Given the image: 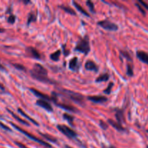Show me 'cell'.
<instances>
[{"label": "cell", "instance_id": "6da1fadb", "mask_svg": "<svg viewBox=\"0 0 148 148\" xmlns=\"http://www.w3.org/2000/svg\"><path fill=\"white\" fill-rule=\"evenodd\" d=\"M30 75L34 79L40 81V82H46V83L53 84L56 83L53 82L51 79L48 78V72L41 64H35L33 69L30 71Z\"/></svg>", "mask_w": 148, "mask_h": 148}, {"label": "cell", "instance_id": "7a4b0ae2", "mask_svg": "<svg viewBox=\"0 0 148 148\" xmlns=\"http://www.w3.org/2000/svg\"><path fill=\"white\" fill-rule=\"evenodd\" d=\"M75 51L80 52V53H84L87 55L90 51V46L89 38L88 36H85L83 38H81L79 40L77 44L76 45V47L75 49Z\"/></svg>", "mask_w": 148, "mask_h": 148}, {"label": "cell", "instance_id": "3957f363", "mask_svg": "<svg viewBox=\"0 0 148 148\" xmlns=\"http://www.w3.org/2000/svg\"><path fill=\"white\" fill-rule=\"evenodd\" d=\"M11 125L13 127H14V129H15V130H18V131L20 132H21L22 134H24V135H25L26 137H28V138H30V140H33V141L36 142V143H39V144L41 145H43V146H44V147H46V148H51L52 147L51 145H49V143H46V142L43 141V140H40V139L38 138V137H36V136L32 135V134H30V133L27 132H26L25 130H23V129H21V128H20V127H19L18 126L16 125V124H13V123H11Z\"/></svg>", "mask_w": 148, "mask_h": 148}, {"label": "cell", "instance_id": "277c9868", "mask_svg": "<svg viewBox=\"0 0 148 148\" xmlns=\"http://www.w3.org/2000/svg\"><path fill=\"white\" fill-rule=\"evenodd\" d=\"M57 129L62 133L70 139H74L77 137V134L73 130L68 127L67 126L63 125V124H59L57 125Z\"/></svg>", "mask_w": 148, "mask_h": 148}, {"label": "cell", "instance_id": "5b68a950", "mask_svg": "<svg viewBox=\"0 0 148 148\" xmlns=\"http://www.w3.org/2000/svg\"><path fill=\"white\" fill-rule=\"evenodd\" d=\"M98 25L101 27H102L103 28L106 29V30H111V31H114V30H118V25H116L115 23H111L109 20H101L98 23Z\"/></svg>", "mask_w": 148, "mask_h": 148}, {"label": "cell", "instance_id": "8992f818", "mask_svg": "<svg viewBox=\"0 0 148 148\" xmlns=\"http://www.w3.org/2000/svg\"><path fill=\"white\" fill-rule=\"evenodd\" d=\"M64 93L66 95L67 97H69L70 99H72V101H74L75 102L77 103H82L84 100L83 95H81V94L77 93V92H72V91L66 90H64Z\"/></svg>", "mask_w": 148, "mask_h": 148}, {"label": "cell", "instance_id": "52a82bcc", "mask_svg": "<svg viewBox=\"0 0 148 148\" xmlns=\"http://www.w3.org/2000/svg\"><path fill=\"white\" fill-rule=\"evenodd\" d=\"M30 90L36 95V97L39 98V99L44 100V101H54V98H51V97H49V95H46V94H43V92H40V91L34 89V88H30Z\"/></svg>", "mask_w": 148, "mask_h": 148}, {"label": "cell", "instance_id": "ba28073f", "mask_svg": "<svg viewBox=\"0 0 148 148\" xmlns=\"http://www.w3.org/2000/svg\"><path fill=\"white\" fill-rule=\"evenodd\" d=\"M36 104H37L38 106H39L40 107H41V108H44L46 111H49V112H52V111H53V108H52L51 105L46 101L38 99L36 101Z\"/></svg>", "mask_w": 148, "mask_h": 148}, {"label": "cell", "instance_id": "9c48e42d", "mask_svg": "<svg viewBox=\"0 0 148 148\" xmlns=\"http://www.w3.org/2000/svg\"><path fill=\"white\" fill-rule=\"evenodd\" d=\"M89 101L95 103H102L106 102L108 101V98L105 96L102 95H95V96H89L88 98Z\"/></svg>", "mask_w": 148, "mask_h": 148}, {"label": "cell", "instance_id": "30bf717a", "mask_svg": "<svg viewBox=\"0 0 148 148\" xmlns=\"http://www.w3.org/2000/svg\"><path fill=\"white\" fill-rule=\"evenodd\" d=\"M136 55L139 60L148 65V53L144 51H137Z\"/></svg>", "mask_w": 148, "mask_h": 148}, {"label": "cell", "instance_id": "8fae6325", "mask_svg": "<svg viewBox=\"0 0 148 148\" xmlns=\"http://www.w3.org/2000/svg\"><path fill=\"white\" fill-rule=\"evenodd\" d=\"M85 67L87 70L89 71H94V72H97L98 71V66H97L96 64L92 61H87L86 63L85 64Z\"/></svg>", "mask_w": 148, "mask_h": 148}, {"label": "cell", "instance_id": "7c38bea8", "mask_svg": "<svg viewBox=\"0 0 148 148\" xmlns=\"http://www.w3.org/2000/svg\"><path fill=\"white\" fill-rule=\"evenodd\" d=\"M26 51H27V53L30 54V56H31L32 57L35 58V59H40V53H39V52L37 50H36V49H34V48L33 47H27V49H26Z\"/></svg>", "mask_w": 148, "mask_h": 148}, {"label": "cell", "instance_id": "4fadbf2b", "mask_svg": "<svg viewBox=\"0 0 148 148\" xmlns=\"http://www.w3.org/2000/svg\"><path fill=\"white\" fill-rule=\"evenodd\" d=\"M58 106L60 108H63V109L66 110V111H71V112H77V109L75 107L72 106L71 105H68V104H61V103H56Z\"/></svg>", "mask_w": 148, "mask_h": 148}, {"label": "cell", "instance_id": "5bb4252c", "mask_svg": "<svg viewBox=\"0 0 148 148\" xmlns=\"http://www.w3.org/2000/svg\"><path fill=\"white\" fill-rule=\"evenodd\" d=\"M69 69H72V70H77V68L79 67V65H78V59L77 57H74L73 59H72L69 62Z\"/></svg>", "mask_w": 148, "mask_h": 148}, {"label": "cell", "instance_id": "9a60e30c", "mask_svg": "<svg viewBox=\"0 0 148 148\" xmlns=\"http://www.w3.org/2000/svg\"><path fill=\"white\" fill-rule=\"evenodd\" d=\"M108 121L114 128H115L116 130H118V131H124V130H125V129L123 127V126L121 125V124H119L118 122H116V121H113L112 119H108Z\"/></svg>", "mask_w": 148, "mask_h": 148}, {"label": "cell", "instance_id": "2e32d148", "mask_svg": "<svg viewBox=\"0 0 148 148\" xmlns=\"http://www.w3.org/2000/svg\"><path fill=\"white\" fill-rule=\"evenodd\" d=\"M116 118L117 121L119 124L122 125V123L124 122V112L122 110H117L116 113Z\"/></svg>", "mask_w": 148, "mask_h": 148}, {"label": "cell", "instance_id": "e0dca14e", "mask_svg": "<svg viewBox=\"0 0 148 148\" xmlns=\"http://www.w3.org/2000/svg\"><path fill=\"white\" fill-rule=\"evenodd\" d=\"M18 112L20 113V114H21L22 116H24V117H25L26 119H28L29 121H31L32 123H33V124H36V126H38V125H39V124H38V123L37 121H36V120H34V119H32L31 117H30V116H29L28 115H27V114H26L25 113L24 111H23V110L21 109V108H18Z\"/></svg>", "mask_w": 148, "mask_h": 148}, {"label": "cell", "instance_id": "ac0fdd59", "mask_svg": "<svg viewBox=\"0 0 148 148\" xmlns=\"http://www.w3.org/2000/svg\"><path fill=\"white\" fill-rule=\"evenodd\" d=\"M7 111H8V112L10 113V114H11L12 116H13V118H14V119H15L17 120V121H18L19 122L22 123V124H24V125H26V126H29V123H28V122H27V121H25V120L22 119H21V118H20V117H19L18 116H17V115H16V114H14V113L12 112V111H10V110H9V109H7Z\"/></svg>", "mask_w": 148, "mask_h": 148}, {"label": "cell", "instance_id": "d6986e66", "mask_svg": "<svg viewBox=\"0 0 148 148\" xmlns=\"http://www.w3.org/2000/svg\"><path fill=\"white\" fill-rule=\"evenodd\" d=\"M109 79V75L107 73L103 74V75H100L98 78H96L95 82H106Z\"/></svg>", "mask_w": 148, "mask_h": 148}, {"label": "cell", "instance_id": "ffe728a7", "mask_svg": "<svg viewBox=\"0 0 148 148\" xmlns=\"http://www.w3.org/2000/svg\"><path fill=\"white\" fill-rule=\"evenodd\" d=\"M73 4H74V6H75V7H76V9L78 10V11L82 13V14H85V15H86V16H88V17H89L90 14H88V12H87L86 10H84V9L82 8V7H81V5H79V4H77V3L76 1H73Z\"/></svg>", "mask_w": 148, "mask_h": 148}, {"label": "cell", "instance_id": "44dd1931", "mask_svg": "<svg viewBox=\"0 0 148 148\" xmlns=\"http://www.w3.org/2000/svg\"><path fill=\"white\" fill-rule=\"evenodd\" d=\"M59 7H60V8H62V10H64L66 12L69 13V14H72V15H75V14H76V12H75L74 11V10H72V9L70 7H69V6L60 5V6H59Z\"/></svg>", "mask_w": 148, "mask_h": 148}, {"label": "cell", "instance_id": "7402d4cb", "mask_svg": "<svg viewBox=\"0 0 148 148\" xmlns=\"http://www.w3.org/2000/svg\"><path fill=\"white\" fill-rule=\"evenodd\" d=\"M60 55H61V51L60 50H58L56 51H55L54 53H51L50 55V59L53 61H58L59 59V57H60Z\"/></svg>", "mask_w": 148, "mask_h": 148}, {"label": "cell", "instance_id": "603a6c76", "mask_svg": "<svg viewBox=\"0 0 148 148\" xmlns=\"http://www.w3.org/2000/svg\"><path fill=\"white\" fill-rule=\"evenodd\" d=\"M127 75L130 77H132L133 75H134L133 66L130 63L127 64Z\"/></svg>", "mask_w": 148, "mask_h": 148}, {"label": "cell", "instance_id": "cb8c5ba5", "mask_svg": "<svg viewBox=\"0 0 148 148\" xmlns=\"http://www.w3.org/2000/svg\"><path fill=\"white\" fill-rule=\"evenodd\" d=\"M36 20V15L33 12H30L28 14V17H27V24L29 25L32 22H34Z\"/></svg>", "mask_w": 148, "mask_h": 148}, {"label": "cell", "instance_id": "d4e9b609", "mask_svg": "<svg viewBox=\"0 0 148 148\" xmlns=\"http://www.w3.org/2000/svg\"><path fill=\"white\" fill-rule=\"evenodd\" d=\"M40 134L42 137H43L45 139L49 140V141L52 142V143H56V142H57V140H56V138H54L53 137H52V136L49 135V134H42V133H40Z\"/></svg>", "mask_w": 148, "mask_h": 148}, {"label": "cell", "instance_id": "484cf974", "mask_svg": "<svg viewBox=\"0 0 148 148\" xmlns=\"http://www.w3.org/2000/svg\"><path fill=\"white\" fill-rule=\"evenodd\" d=\"M63 117L65 120H66V121L69 123V124H72V121H73L74 120V117L72 116L69 115V114H64Z\"/></svg>", "mask_w": 148, "mask_h": 148}, {"label": "cell", "instance_id": "4316f807", "mask_svg": "<svg viewBox=\"0 0 148 148\" xmlns=\"http://www.w3.org/2000/svg\"><path fill=\"white\" fill-rule=\"evenodd\" d=\"M121 54L122 55V56H124V57L125 58V59H127L128 61H132V59L131 56H130V53H129V52H127V51H121Z\"/></svg>", "mask_w": 148, "mask_h": 148}, {"label": "cell", "instance_id": "83f0119b", "mask_svg": "<svg viewBox=\"0 0 148 148\" xmlns=\"http://www.w3.org/2000/svg\"><path fill=\"white\" fill-rule=\"evenodd\" d=\"M87 5L88 6V7L90 8V11L92 12H95V7H94V4L92 1H88L86 2Z\"/></svg>", "mask_w": 148, "mask_h": 148}, {"label": "cell", "instance_id": "f1b7e54d", "mask_svg": "<svg viewBox=\"0 0 148 148\" xmlns=\"http://www.w3.org/2000/svg\"><path fill=\"white\" fill-rule=\"evenodd\" d=\"M113 86H114V83H113V82H110L109 85H108V88H107L106 89L104 90V92H105V93H106V94L111 93V89H112Z\"/></svg>", "mask_w": 148, "mask_h": 148}, {"label": "cell", "instance_id": "f546056e", "mask_svg": "<svg viewBox=\"0 0 148 148\" xmlns=\"http://www.w3.org/2000/svg\"><path fill=\"white\" fill-rule=\"evenodd\" d=\"M15 20H16V17L14 15H13V14H10V17H9L8 19H7V21H8V23H10V24H13V23H14Z\"/></svg>", "mask_w": 148, "mask_h": 148}, {"label": "cell", "instance_id": "4dcf8cb0", "mask_svg": "<svg viewBox=\"0 0 148 148\" xmlns=\"http://www.w3.org/2000/svg\"><path fill=\"white\" fill-rule=\"evenodd\" d=\"M13 66H14L15 68H17V69H19V70L25 71L26 69L24 66H23L22 64H13Z\"/></svg>", "mask_w": 148, "mask_h": 148}, {"label": "cell", "instance_id": "1f68e13d", "mask_svg": "<svg viewBox=\"0 0 148 148\" xmlns=\"http://www.w3.org/2000/svg\"><path fill=\"white\" fill-rule=\"evenodd\" d=\"M135 5L137 6V7L139 9V10H140V12H141L142 14H143V15H146L145 11V10H144V9H143V7H142V6L140 5V4H139V3H136Z\"/></svg>", "mask_w": 148, "mask_h": 148}, {"label": "cell", "instance_id": "d6a6232c", "mask_svg": "<svg viewBox=\"0 0 148 148\" xmlns=\"http://www.w3.org/2000/svg\"><path fill=\"white\" fill-rule=\"evenodd\" d=\"M138 2H139V4H141L142 7H144L146 9V10H148V4H147V3H146L145 1H141V0H140Z\"/></svg>", "mask_w": 148, "mask_h": 148}, {"label": "cell", "instance_id": "836d02e7", "mask_svg": "<svg viewBox=\"0 0 148 148\" xmlns=\"http://www.w3.org/2000/svg\"><path fill=\"white\" fill-rule=\"evenodd\" d=\"M100 125H101V128H102L103 130H106V129L108 128V125H107V124L105 122V121H100Z\"/></svg>", "mask_w": 148, "mask_h": 148}, {"label": "cell", "instance_id": "e575fe53", "mask_svg": "<svg viewBox=\"0 0 148 148\" xmlns=\"http://www.w3.org/2000/svg\"><path fill=\"white\" fill-rule=\"evenodd\" d=\"M15 144L17 145L18 146V147H20V148H29V147H26V146L25 145L22 144V143H18V142H15Z\"/></svg>", "mask_w": 148, "mask_h": 148}, {"label": "cell", "instance_id": "d590c367", "mask_svg": "<svg viewBox=\"0 0 148 148\" xmlns=\"http://www.w3.org/2000/svg\"><path fill=\"white\" fill-rule=\"evenodd\" d=\"M0 126H1L3 129H4L5 130H7V131H11V129H10L8 127H7V126L4 125V124H2L1 122H0Z\"/></svg>", "mask_w": 148, "mask_h": 148}, {"label": "cell", "instance_id": "8d00e7d4", "mask_svg": "<svg viewBox=\"0 0 148 148\" xmlns=\"http://www.w3.org/2000/svg\"><path fill=\"white\" fill-rule=\"evenodd\" d=\"M0 69H4V67H3L2 65L0 64Z\"/></svg>", "mask_w": 148, "mask_h": 148}, {"label": "cell", "instance_id": "74e56055", "mask_svg": "<svg viewBox=\"0 0 148 148\" xmlns=\"http://www.w3.org/2000/svg\"><path fill=\"white\" fill-rule=\"evenodd\" d=\"M64 147H65V148H72V147H71L70 146H68V145H65Z\"/></svg>", "mask_w": 148, "mask_h": 148}, {"label": "cell", "instance_id": "f35d334b", "mask_svg": "<svg viewBox=\"0 0 148 148\" xmlns=\"http://www.w3.org/2000/svg\"><path fill=\"white\" fill-rule=\"evenodd\" d=\"M109 148H116V147H114V146H110V147H109Z\"/></svg>", "mask_w": 148, "mask_h": 148}, {"label": "cell", "instance_id": "ab89813d", "mask_svg": "<svg viewBox=\"0 0 148 148\" xmlns=\"http://www.w3.org/2000/svg\"><path fill=\"white\" fill-rule=\"evenodd\" d=\"M4 30H3V29H2V30H0V33H1V32H4Z\"/></svg>", "mask_w": 148, "mask_h": 148}, {"label": "cell", "instance_id": "60d3db41", "mask_svg": "<svg viewBox=\"0 0 148 148\" xmlns=\"http://www.w3.org/2000/svg\"><path fill=\"white\" fill-rule=\"evenodd\" d=\"M103 148H106V147L104 145H103Z\"/></svg>", "mask_w": 148, "mask_h": 148}, {"label": "cell", "instance_id": "b9f144b4", "mask_svg": "<svg viewBox=\"0 0 148 148\" xmlns=\"http://www.w3.org/2000/svg\"><path fill=\"white\" fill-rule=\"evenodd\" d=\"M147 148H148V145H147Z\"/></svg>", "mask_w": 148, "mask_h": 148}, {"label": "cell", "instance_id": "7bdbcfd3", "mask_svg": "<svg viewBox=\"0 0 148 148\" xmlns=\"http://www.w3.org/2000/svg\"><path fill=\"white\" fill-rule=\"evenodd\" d=\"M147 132H148V130H147Z\"/></svg>", "mask_w": 148, "mask_h": 148}]
</instances>
